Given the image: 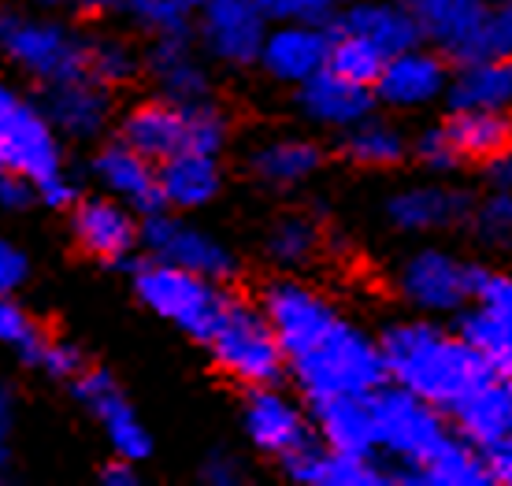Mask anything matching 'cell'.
I'll use <instances>...</instances> for the list:
<instances>
[{"instance_id": "cell-27", "label": "cell", "mask_w": 512, "mask_h": 486, "mask_svg": "<svg viewBox=\"0 0 512 486\" xmlns=\"http://www.w3.org/2000/svg\"><path fill=\"white\" fill-rule=\"evenodd\" d=\"M449 420L457 423V435L479 453L512 438V379L494 371L487 383L475 386L472 394L449 412Z\"/></svg>"}, {"instance_id": "cell-20", "label": "cell", "mask_w": 512, "mask_h": 486, "mask_svg": "<svg viewBox=\"0 0 512 486\" xmlns=\"http://www.w3.org/2000/svg\"><path fill=\"white\" fill-rule=\"evenodd\" d=\"M472 208L475 201L457 186L423 182V186H405V190L390 193L383 205V216L401 234H438L468 223Z\"/></svg>"}, {"instance_id": "cell-38", "label": "cell", "mask_w": 512, "mask_h": 486, "mask_svg": "<svg viewBox=\"0 0 512 486\" xmlns=\"http://www.w3.org/2000/svg\"><path fill=\"white\" fill-rule=\"evenodd\" d=\"M383 64H386V52L375 49L372 41L357 38V34H338V30H331L327 71L349 78V82H357V86H375Z\"/></svg>"}, {"instance_id": "cell-28", "label": "cell", "mask_w": 512, "mask_h": 486, "mask_svg": "<svg viewBox=\"0 0 512 486\" xmlns=\"http://www.w3.org/2000/svg\"><path fill=\"white\" fill-rule=\"evenodd\" d=\"M164 205L175 212H197L212 205L223 193V167L219 156L208 153H175L156 164Z\"/></svg>"}, {"instance_id": "cell-1", "label": "cell", "mask_w": 512, "mask_h": 486, "mask_svg": "<svg viewBox=\"0 0 512 486\" xmlns=\"http://www.w3.org/2000/svg\"><path fill=\"white\" fill-rule=\"evenodd\" d=\"M379 349L386 360V379L431 401L446 416L494 375L487 357L461 331L449 334L431 320L390 323L379 338Z\"/></svg>"}, {"instance_id": "cell-9", "label": "cell", "mask_w": 512, "mask_h": 486, "mask_svg": "<svg viewBox=\"0 0 512 486\" xmlns=\"http://www.w3.org/2000/svg\"><path fill=\"white\" fill-rule=\"evenodd\" d=\"M141 249L153 260H164V264H175V268H186L216 282H231L238 275V256L231 245L186 219L171 216V208L141 216Z\"/></svg>"}, {"instance_id": "cell-3", "label": "cell", "mask_w": 512, "mask_h": 486, "mask_svg": "<svg viewBox=\"0 0 512 486\" xmlns=\"http://www.w3.org/2000/svg\"><path fill=\"white\" fill-rule=\"evenodd\" d=\"M127 268L134 297L141 305L164 323L179 327L182 334H190L193 342H201V346L208 342V334L216 331V323L223 320V312H227L234 297L223 290L227 282L193 275V271L153 260V256L149 260H130Z\"/></svg>"}, {"instance_id": "cell-7", "label": "cell", "mask_w": 512, "mask_h": 486, "mask_svg": "<svg viewBox=\"0 0 512 486\" xmlns=\"http://www.w3.org/2000/svg\"><path fill=\"white\" fill-rule=\"evenodd\" d=\"M0 167L23 175L34 190L67 171L60 134L52 130L45 112L8 86H0Z\"/></svg>"}, {"instance_id": "cell-36", "label": "cell", "mask_w": 512, "mask_h": 486, "mask_svg": "<svg viewBox=\"0 0 512 486\" xmlns=\"http://www.w3.org/2000/svg\"><path fill=\"white\" fill-rule=\"evenodd\" d=\"M52 334L38 323V316L26 305H19L15 294H0V349L15 353L23 368H38L41 353Z\"/></svg>"}, {"instance_id": "cell-41", "label": "cell", "mask_w": 512, "mask_h": 486, "mask_svg": "<svg viewBox=\"0 0 512 486\" xmlns=\"http://www.w3.org/2000/svg\"><path fill=\"white\" fill-rule=\"evenodd\" d=\"M472 231L490 245H512V190H490L487 201L472 208Z\"/></svg>"}, {"instance_id": "cell-16", "label": "cell", "mask_w": 512, "mask_h": 486, "mask_svg": "<svg viewBox=\"0 0 512 486\" xmlns=\"http://www.w3.org/2000/svg\"><path fill=\"white\" fill-rule=\"evenodd\" d=\"M449 60L438 49H420L412 45L405 52L386 56L383 71L375 78V101L397 112H412V108H427L446 97L449 86Z\"/></svg>"}, {"instance_id": "cell-34", "label": "cell", "mask_w": 512, "mask_h": 486, "mask_svg": "<svg viewBox=\"0 0 512 486\" xmlns=\"http://www.w3.org/2000/svg\"><path fill=\"white\" fill-rule=\"evenodd\" d=\"M405 483H427V486H490L487 457L475 446H468L461 435H449L442 446L416 464Z\"/></svg>"}, {"instance_id": "cell-5", "label": "cell", "mask_w": 512, "mask_h": 486, "mask_svg": "<svg viewBox=\"0 0 512 486\" xmlns=\"http://www.w3.org/2000/svg\"><path fill=\"white\" fill-rule=\"evenodd\" d=\"M208 357L238 386H275L286 371V353L260 305L231 297V305L208 334Z\"/></svg>"}, {"instance_id": "cell-8", "label": "cell", "mask_w": 512, "mask_h": 486, "mask_svg": "<svg viewBox=\"0 0 512 486\" xmlns=\"http://www.w3.org/2000/svg\"><path fill=\"white\" fill-rule=\"evenodd\" d=\"M483 264L461 260L446 249H416L401 260L397 268V294L412 308L427 316H446V312H464L472 305L475 279Z\"/></svg>"}, {"instance_id": "cell-53", "label": "cell", "mask_w": 512, "mask_h": 486, "mask_svg": "<svg viewBox=\"0 0 512 486\" xmlns=\"http://www.w3.org/2000/svg\"><path fill=\"white\" fill-rule=\"evenodd\" d=\"M41 12H60V8H71V0H30Z\"/></svg>"}, {"instance_id": "cell-45", "label": "cell", "mask_w": 512, "mask_h": 486, "mask_svg": "<svg viewBox=\"0 0 512 486\" xmlns=\"http://www.w3.org/2000/svg\"><path fill=\"white\" fill-rule=\"evenodd\" d=\"M15 431H19V397L8 379H0V479H8L15 468Z\"/></svg>"}, {"instance_id": "cell-11", "label": "cell", "mask_w": 512, "mask_h": 486, "mask_svg": "<svg viewBox=\"0 0 512 486\" xmlns=\"http://www.w3.org/2000/svg\"><path fill=\"white\" fill-rule=\"evenodd\" d=\"M75 401L90 412L93 423L104 431L108 446H112V457H123V461L145 464L153 457V435L149 427L141 423L138 409L130 405L127 390L119 386V379L104 368H86L75 383Z\"/></svg>"}, {"instance_id": "cell-17", "label": "cell", "mask_w": 512, "mask_h": 486, "mask_svg": "<svg viewBox=\"0 0 512 486\" xmlns=\"http://www.w3.org/2000/svg\"><path fill=\"white\" fill-rule=\"evenodd\" d=\"M331 23H271L256 56V67L282 86H301L327 67Z\"/></svg>"}, {"instance_id": "cell-19", "label": "cell", "mask_w": 512, "mask_h": 486, "mask_svg": "<svg viewBox=\"0 0 512 486\" xmlns=\"http://www.w3.org/2000/svg\"><path fill=\"white\" fill-rule=\"evenodd\" d=\"M41 112L60 138L93 141L112 123V90H104L90 75L60 78L41 93Z\"/></svg>"}, {"instance_id": "cell-23", "label": "cell", "mask_w": 512, "mask_h": 486, "mask_svg": "<svg viewBox=\"0 0 512 486\" xmlns=\"http://www.w3.org/2000/svg\"><path fill=\"white\" fill-rule=\"evenodd\" d=\"M119 141L134 153L149 156L160 164L164 156L186 153L190 149V104L171 101H145L134 104L127 116L119 119Z\"/></svg>"}, {"instance_id": "cell-13", "label": "cell", "mask_w": 512, "mask_h": 486, "mask_svg": "<svg viewBox=\"0 0 512 486\" xmlns=\"http://www.w3.org/2000/svg\"><path fill=\"white\" fill-rule=\"evenodd\" d=\"M71 234L90 260L108 268H127L134 249H141V216L108 193L78 197L71 205Z\"/></svg>"}, {"instance_id": "cell-15", "label": "cell", "mask_w": 512, "mask_h": 486, "mask_svg": "<svg viewBox=\"0 0 512 486\" xmlns=\"http://www.w3.org/2000/svg\"><path fill=\"white\" fill-rule=\"evenodd\" d=\"M242 427L253 449L268 453L275 461H286L290 453L312 442V420L301 412L297 401L271 386H245Z\"/></svg>"}, {"instance_id": "cell-21", "label": "cell", "mask_w": 512, "mask_h": 486, "mask_svg": "<svg viewBox=\"0 0 512 486\" xmlns=\"http://www.w3.org/2000/svg\"><path fill=\"white\" fill-rule=\"evenodd\" d=\"M90 175L97 179L108 197L123 201L127 208H134L138 216H153V212H164V193H160V175H156V164L149 156L134 153L123 141H112L104 145L101 153L93 156Z\"/></svg>"}, {"instance_id": "cell-43", "label": "cell", "mask_w": 512, "mask_h": 486, "mask_svg": "<svg viewBox=\"0 0 512 486\" xmlns=\"http://www.w3.org/2000/svg\"><path fill=\"white\" fill-rule=\"evenodd\" d=\"M268 23H331L334 0H256Z\"/></svg>"}, {"instance_id": "cell-49", "label": "cell", "mask_w": 512, "mask_h": 486, "mask_svg": "<svg viewBox=\"0 0 512 486\" xmlns=\"http://www.w3.org/2000/svg\"><path fill=\"white\" fill-rule=\"evenodd\" d=\"M483 457H487L490 483L512 486V438H505V442H498V446H490Z\"/></svg>"}, {"instance_id": "cell-4", "label": "cell", "mask_w": 512, "mask_h": 486, "mask_svg": "<svg viewBox=\"0 0 512 486\" xmlns=\"http://www.w3.org/2000/svg\"><path fill=\"white\" fill-rule=\"evenodd\" d=\"M368 409H372L375 449L397 461V468H390L394 483H405V475L449 438L446 412H438L431 401H423L390 379L368 394Z\"/></svg>"}, {"instance_id": "cell-14", "label": "cell", "mask_w": 512, "mask_h": 486, "mask_svg": "<svg viewBox=\"0 0 512 486\" xmlns=\"http://www.w3.org/2000/svg\"><path fill=\"white\" fill-rule=\"evenodd\" d=\"M461 334L498 375L512 379V275L479 268L472 308H464Z\"/></svg>"}, {"instance_id": "cell-32", "label": "cell", "mask_w": 512, "mask_h": 486, "mask_svg": "<svg viewBox=\"0 0 512 486\" xmlns=\"http://www.w3.org/2000/svg\"><path fill=\"white\" fill-rule=\"evenodd\" d=\"M453 149L461 153V160H475L487 164L505 149H512V112H498V108H453L442 119Z\"/></svg>"}, {"instance_id": "cell-50", "label": "cell", "mask_w": 512, "mask_h": 486, "mask_svg": "<svg viewBox=\"0 0 512 486\" xmlns=\"http://www.w3.org/2000/svg\"><path fill=\"white\" fill-rule=\"evenodd\" d=\"M104 486H138L141 475H138V464L134 461H123V457H112L108 464H101V472H97Z\"/></svg>"}, {"instance_id": "cell-48", "label": "cell", "mask_w": 512, "mask_h": 486, "mask_svg": "<svg viewBox=\"0 0 512 486\" xmlns=\"http://www.w3.org/2000/svg\"><path fill=\"white\" fill-rule=\"evenodd\" d=\"M34 205V186L23 179V175H15L8 167H0V208H8V212H23V208Z\"/></svg>"}, {"instance_id": "cell-46", "label": "cell", "mask_w": 512, "mask_h": 486, "mask_svg": "<svg viewBox=\"0 0 512 486\" xmlns=\"http://www.w3.org/2000/svg\"><path fill=\"white\" fill-rule=\"evenodd\" d=\"M197 475H201V483H212V486H238V483H245V468H242V461L234 457L231 449H212L205 461H201Z\"/></svg>"}, {"instance_id": "cell-37", "label": "cell", "mask_w": 512, "mask_h": 486, "mask_svg": "<svg viewBox=\"0 0 512 486\" xmlns=\"http://www.w3.org/2000/svg\"><path fill=\"white\" fill-rule=\"evenodd\" d=\"M86 75L104 90H119L141 75V52L119 38H86Z\"/></svg>"}, {"instance_id": "cell-39", "label": "cell", "mask_w": 512, "mask_h": 486, "mask_svg": "<svg viewBox=\"0 0 512 486\" xmlns=\"http://www.w3.org/2000/svg\"><path fill=\"white\" fill-rule=\"evenodd\" d=\"M119 15L145 30L149 38L193 30V8L186 0H119Z\"/></svg>"}, {"instance_id": "cell-52", "label": "cell", "mask_w": 512, "mask_h": 486, "mask_svg": "<svg viewBox=\"0 0 512 486\" xmlns=\"http://www.w3.org/2000/svg\"><path fill=\"white\" fill-rule=\"evenodd\" d=\"M487 186L490 190H512V149L487 160Z\"/></svg>"}, {"instance_id": "cell-31", "label": "cell", "mask_w": 512, "mask_h": 486, "mask_svg": "<svg viewBox=\"0 0 512 486\" xmlns=\"http://www.w3.org/2000/svg\"><path fill=\"white\" fill-rule=\"evenodd\" d=\"M449 112L453 108H498L512 112V56H487L457 64L446 86Z\"/></svg>"}, {"instance_id": "cell-54", "label": "cell", "mask_w": 512, "mask_h": 486, "mask_svg": "<svg viewBox=\"0 0 512 486\" xmlns=\"http://www.w3.org/2000/svg\"><path fill=\"white\" fill-rule=\"evenodd\" d=\"M342 4H349V0H334V8H342Z\"/></svg>"}, {"instance_id": "cell-22", "label": "cell", "mask_w": 512, "mask_h": 486, "mask_svg": "<svg viewBox=\"0 0 512 486\" xmlns=\"http://www.w3.org/2000/svg\"><path fill=\"white\" fill-rule=\"evenodd\" d=\"M294 90H297V97H294L297 112H301L308 123H316V127L346 130L375 112L372 86H357V82L334 75L327 67L316 71L312 78H305Z\"/></svg>"}, {"instance_id": "cell-10", "label": "cell", "mask_w": 512, "mask_h": 486, "mask_svg": "<svg viewBox=\"0 0 512 486\" xmlns=\"http://www.w3.org/2000/svg\"><path fill=\"white\" fill-rule=\"evenodd\" d=\"M260 308H264L271 331H275L282 353H286V364L301 357V353H308L312 346H320L323 338L346 320L320 290H312V286L297 279L268 282L264 297H260Z\"/></svg>"}, {"instance_id": "cell-2", "label": "cell", "mask_w": 512, "mask_h": 486, "mask_svg": "<svg viewBox=\"0 0 512 486\" xmlns=\"http://www.w3.org/2000/svg\"><path fill=\"white\" fill-rule=\"evenodd\" d=\"M308 401L320 397H368L386 383V360L379 338L360 331L357 323L342 320L320 346L294 357L286 364Z\"/></svg>"}, {"instance_id": "cell-51", "label": "cell", "mask_w": 512, "mask_h": 486, "mask_svg": "<svg viewBox=\"0 0 512 486\" xmlns=\"http://www.w3.org/2000/svg\"><path fill=\"white\" fill-rule=\"evenodd\" d=\"M71 12L86 23H108L119 15V0H71Z\"/></svg>"}, {"instance_id": "cell-47", "label": "cell", "mask_w": 512, "mask_h": 486, "mask_svg": "<svg viewBox=\"0 0 512 486\" xmlns=\"http://www.w3.org/2000/svg\"><path fill=\"white\" fill-rule=\"evenodd\" d=\"M30 279V260L15 242L0 238V294H19Z\"/></svg>"}, {"instance_id": "cell-12", "label": "cell", "mask_w": 512, "mask_h": 486, "mask_svg": "<svg viewBox=\"0 0 512 486\" xmlns=\"http://www.w3.org/2000/svg\"><path fill=\"white\" fill-rule=\"evenodd\" d=\"M268 26L256 0H201L193 8V38L223 67H253Z\"/></svg>"}, {"instance_id": "cell-26", "label": "cell", "mask_w": 512, "mask_h": 486, "mask_svg": "<svg viewBox=\"0 0 512 486\" xmlns=\"http://www.w3.org/2000/svg\"><path fill=\"white\" fill-rule=\"evenodd\" d=\"M331 30L372 41L375 49H383L386 56L405 52L423 41L420 26H416V19H412L401 0H349L334 12Z\"/></svg>"}, {"instance_id": "cell-24", "label": "cell", "mask_w": 512, "mask_h": 486, "mask_svg": "<svg viewBox=\"0 0 512 486\" xmlns=\"http://www.w3.org/2000/svg\"><path fill=\"white\" fill-rule=\"evenodd\" d=\"M401 4L420 26V38L431 41L449 64H461L490 12V0H401Z\"/></svg>"}, {"instance_id": "cell-6", "label": "cell", "mask_w": 512, "mask_h": 486, "mask_svg": "<svg viewBox=\"0 0 512 486\" xmlns=\"http://www.w3.org/2000/svg\"><path fill=\"white\" fill-rule=\"evenodd\" d=\"M0 56L41 86L71 75H86V38L82 34L56 19L26 15L15 8L0 12Z\"/></svg>"}, {"instance_id": "cell-29", "label": "cell", "mask_w": 512, "mask_h": 486, "mask_svg": "<svg viewBox=\"0 0 512 486\" xmlns=\"http://www.w3.org/2000/svg\"><path fill=\"white\" fill-rule=\"evenodd\" d=\"M308 405H312V431L320 438V446L360 453V457H379L368 397H320Z\"/></svg>"}, {"instance_id": "cell-55", "label": "cell", "mask_w": 512, "mask_h": 486, "mask_svg": "<svg viewBox=\"0 0 512 486\" xmlns=\"http://www.w3.org/2000/svg\"><path fill=\"white\" fill-rule=\"evenodd\" d=\"M186 4H190V8H197V4H201V0H186Z\"/></svg>"}, {"instance_id": "cell-30", "label": "cell", "mask_w": 512, "mask_h": 486, "mask_svg": "<svg viewBox=\"0 0 512 486\" xmlns=\"http://www.w3.org/2000/svg\"><path fill=\"white\" fill-rule=\"evenodd\" d=\"M323 145L312 138H271L256 145L249 156V171L268 190H294L301 182L316 179L323 167Z\"/></svg>"}, {"instance_id": "cell-40", "label": "cell", "mask_w": 512, "mask_h": 486, "mask_svg": "<svg viewBox=\"0 0 512 486\" xmlns=\"http://www.w3.org/2000/svg\"><path fill=\"white\" fill-rule=\"evenodd\" d=\"M487 56H512V0H494L487 19L472 38L461 64L468 60H487Z\"/></svg>"}, {"instance_id": "cell-44", "label": "cell", "mask_w": 512, "mask_h": 486, "mask_svg": "<svg viewBox=\"0 0 512 486\" xmlns=\"http://www.w3.org/2000/svg\"><path fill=\"white\" fill-rule=\"evenodd\" d=\"M86 368H90V364L82 357V349L71 346V342H60V338H49V346H45V353H41L34 371L49 375V379H60V383H75Z\"/></svg>"}, {"instance_id": "cell-25", "label": "cell", "mask_w": 512, "mask_h": 486, "mask_svg": "<svg viewBox=\"0 0 512 486\" xmlns=\"http://www.w3.org/2000/svg\"><path fill=\"white\" fill-rule=\"evenodd\" d=\"M282 464V472L290 483L305 486H383L394 483L390 468L375 464V457H360V453H342V449H327L308 442L297 453H290Z\"/></svg>"}, {"instance_id": "cell-18", "label": "cell", "mask_w": 512, "mask_h": 486, "mask_svg": "<svg viewBox=\"0 0 512 486\" xmlns=\"http://www.w3.org/2000/svg\"><path fill=\"white\" fill-rule=\"evenodd\" d=\"M141 71L153 78L156 93L171 104L212 101V75L201 52L193 49V30L153 38V45L141 52Z\"/></svg>"}, {"instance_id": "cell-35", "label": "cell", "mask_w": 512, "mask_h": 486, "mask_svg": "<svg viewBox=\"0 0 512 486\" xmlns=\"http://www.w3.org/2000/svg\"><path fill=\"white\" fill-rule=\"evenodd\" d=\"M323 249V231L320 223L305 212H290L279 216L264 234V256H268L275 268L297 271L308 268Z\"/></svg>"}, {"instance_id": "cell-33", "label": "cell", "mask_w": 512, "mask_h": 486, "mask_svg": "<svg viewBox=\"0 0 512 486\" xmlns=\"http://www.w3.org/2000/svg\"><path fill=\"white\" fill-rule=\"evenodd\" d=\"M338 153H342L346 164L360 167V171H394V167H401L412 156L409 138L394 123L375 116V112L342 130Z\"/></svg>"}, {"instance_id": "cell-42", "label": "cell", "mask_w": 512, "mask_h": 486, "mask_svg": "<svg viewBox=\"0 0 512 486\" xmlns=\"http://www.w3.org/2000/svg\"><path fill=\"white\" fill-rule=\"evenodd\" d=\"M409 153L420 160L427 171H435V175H446V171H457V167L464 164L461 153L453 149V141H449L446 127L442 123H435V127L420 130L416 138L409 141Z\"/></svg>"}]
</instances>
